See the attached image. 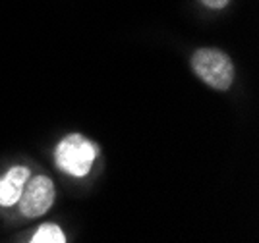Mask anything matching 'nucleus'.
Returning a JSON list of instances; mask_svg holds the SVG:
<instances>
[{"label": "nucleus", "instance_id": "1", "mask_svg": "<svg viewBox=\"0 0 259 243\" xmlns=\"http://www.w3.org/2000/svg\"><path fill=\"white\" fill-rule=\"evenodd\" d=\"M95 157H97L95 145L77 133L64 137L56 145V151H54L56 166L76 178L87 176V172L91 170L93 162H95Z\"/></svg>", "mask_w": 259, "mask_h": 243}, {"label": "nucleus", "instance_id": "2", "mask_svg": "<svg viewBox=\"0 0 259 243\" xmlns=\"http://www.w3.org/2000/svg\"><path fill=\"white\" fill-rule=\"evenodd\" d=\"M192 68L201 81L219 91H227L234 81L232 60L217 48H199L192 56Z\"/></svg>", "mask_w": 259, "mask_h": 243}, {"label": "nucleus", "instance_id": "3", "mask_svg": "<svg viewBox=\"0 0 259 243\" xmlns=\"http://www.w3.org/2000/svg\"><path fill=\"white\" fill-rule=\"evenodd\" d=\"M54 201V185L53 180L47 176H33L23 185L22 197H20V211L27 218L41 216L53 207Z\"/></svg>", "mask_w": 259, "mask_h": 243}, {"label": "nucleus", "instance_id": "4", "mask_svg": "<svg viewBox=\"0 0 259 243\" xmlns=\"http://www.w3.org/2000/svg\"><path fill=\"white\" fill-rule=\"evenodd\" d=\"M31 178V172L25 166H14L0 180V207H14L22 197L23 185Z\"/></svg>", "mask_w": 259, "mask_h": 243}, {"label": "nucleus", "instance_id": "5", "mask_svg": "<svg viewBox=\"0 0 259 243\" xmlns=\"http://www.w3.org/2000/svg\"><path fill=\"white\" fill-rule=\"evenodd\" d=\"M31 243H66V237L58 226H54V224H45V226H41V228L35 232Z\"/></svg>", "mask_w": 259, "mask_h": 243}, {"label": "nucleus", "instance_id": "6", "mask_svg": "<svg viewBox=\"0 0 259 243\" xmlns=\"http://www.w3.org/2000/svg\"><path fill=\"white\" fill-rule=\"evenodd\" d=\"M203 4H205L207 8H213V10H221V8H225L230 0H201Z\"/></svg>", "mask_w": 259, "mask_h": 243}]
</instances>
